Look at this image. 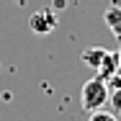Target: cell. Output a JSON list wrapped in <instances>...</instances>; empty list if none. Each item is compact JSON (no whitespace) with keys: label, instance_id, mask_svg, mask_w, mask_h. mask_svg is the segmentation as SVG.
<instances>
[{"label":"cell","instance_id":"ba28073f","mask_svg":"<svg viewBox=\"0 0 121 121\" xmlns=\"http://www.w3.org/2000/svg\"><path fill=\"white\" fill-rule=\"evenodd\" d=\"M116 54H119V75H121V47H119V52H116Z\"/></svg>","mask_w":121,"mask_h":121},{"label":"cell","instance_id":"7a4b0ae2","mask_svg":"<svg viewBox=\"0 0 121 121\" xmlns=\"http://www.w3.org/2000/svg\"><path fill=\"white\" fill-rule=\"evenodd\" d=\"M57 13L52 10V8H39L36 13H31L28 16V28L34 31V34H39V36H47L52 34L54 28H57Z\"/></svg>","mask_w":121,"mask_h":121},{"label":"cell","instance_id":"277c9868","mask_svg":"<svg viewBox=\"0 0 121 121\" xmlns=\"http://www.w3.org/2000/svg\"><path fill=\"white\" fill-rule=\"evenodd\" d=\"M106 85H108V106L113 108V113H121V75H113Z\"/></svg>","mask_w":121,"mask_h":121},{"label":"cell","instance_id":"6da1fadb","mask_svg":"<svg viewBox=\"0 0 121 121\" xmlns=\"http://www.w3.org/2000/svg\"><path fill=\"white\" fill-rule=\"evenodd\" d=\"M106 103H108V85L98 75L90 77V80H85L82 90H80V106H82V111L93 113V111H100Z\"/></svg>","mask_w":121,"mask_h":121},{"label":"cell","instance_id":"52a82bcc","mask_svg":"<svg viewBox=\"0 0 121 121\" xmlns=\"http://www.w3.org/2000/svg\"><path fill=\"white\" fill-rule=\"evenodd\" d=\"M88 121H119V116H116V113H108V111L100 108V111H93Z\"/></svg>","mask_w":121,"mask_h":121},{"label":"cell","instance_id":"3957f363","mask_svg":"<svg viewBox=\"0 0 121 121\" xmlns=\"http://www.w3.org/2000/svg\"><path fill=\"white\" fill-rule=\"evenodd\" d=\"M95 72L103 82H108L113 75H119V54L116 52H106V57H103V62H100V67Z\"/></svg>","mask_w":121,"mask_h":121},{"label":"cell","instance_id":"5b68a950","mask_svg":"<svg viewBox=\"0 0 121 121\" xmlns=\"http://www.w3.org/2000/svg\"><path fill=\"white\" fill-rule=\"evenodd\" d=\"M103 21H106V26L113 31V36L121 41V5H111V8H106Z\"/></svg>","mask_w":121,"mask_h":121},{"label":"cell","instance_id":"8992f818","mask_svg":"<svg viewBox=\"0 0 121 121\" xmlns=\"http://www.w3.org/2000/svg\"><path fill=\"white\" fill-rule=\"evenodd\" d=\"M106 52H108V49H103V47H88V49H82L80 59H82L90 70H98L100 62H103V57H106Z\"/></svg>","mask_w":121,"mask_h":121}]
</instances>
